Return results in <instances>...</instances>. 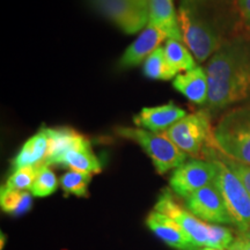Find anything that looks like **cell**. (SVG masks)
I'll return each mask as SVG.
<instances>
[{
    "instance_id": "obj_1",
    "label": "cell",
    "mask_w": 250,
    "mask_h": 250,
    "mask_svg": "<svg viewBox=\"0 0 250 250\" xmlns=\"http://www.w3.org/2000/svg\"><path fill=\"white\" fill-rule=\"evenodd\" d=\"M177 14L183 43L198 62L247 30L237 0H180Z\"/></svg>"
},
{
    "instance_id": "obj_2",
    "label": "cell",
    "mask_w": 250,
    "mask_h": 250,
    "mask_svg": "<svg viewBox=\"0 0 250 250\" xmlns=\"http://www.w3.org/2000/svg\"><path fill=\"white\" fill-rule=\"evenodd\" d=\"M208 98L204 110L215 116L234 104L250 102V31L228 40L208 59Z\"/></svg>"
},
{
    "instance_id": "obj_3",
    "label": "cell",
    "mask_w": 250,
    "mask_h": 250,
    "mask_svg": "<svg viewBox=\"0 0 250 250\" xmlns=\"http://www.w3.org/2000/svg\"><path fill=\"white\" fill-rule=\"evenodd\" d=\"M154 210L176 221L198 248L204 247L218 250L228 249L235 239L232 230L228 228L219 225L206 224L205 221L195 217L191 212L183 208L167 189L161 192Z\"/></svg>"
},
{
    "instance_id": "obj_4",
    "label": "cell",
    "mask_w": 250,
    "mask_h": 250,
    "mask_svg": "<svg viewBox=\"0 0 250 250\" xmlns=\"http://www.w3.org/2000/svg\"><path fill=\"white\" fill-rule=\"evenodd\" d=\"M213 147L228 159L250 166V102L220 117L213 127Z\"/></svg>"
},
{
    "instance_id": "obj_5",
    "label": "cell",
    "mask_w": 250,
    "mask_h": 250,
    "mask_svg": "<svg viewBox=\"0 0 250 250\" xmlns=\"http://www.w3.org/2000/svg\"><path fill=\"white\" fill-rule=\"evenodd\" d=\"M204 160H211L215 166L217 175L214 183L223 196L225 204L240 232L250 229V193L241 180L219 158L213 146L206 148Z\"/></svg>"
},
{
    "instance_id": "obj_6",
    "label": "cell",
    "mask_w": 250,
    "mask_h": 250,
    "mask_svg": "<svg viewBox=\"0 0 250 250\" xmlns=\"http://www.w3.org/2000/svg\"><path fill=\"white\" fill-rule=\"evenodd\" d=\"M211 118L210 114L202 109L187 115L164 133L187 155L192 159H204L206 148L213 146Z\"/></svg>"
},
{
    "instance_id": "obj_7",
    "label": "cell",
    "mask_w": 250,
    "mask_h": 250,
    "mask_svg": "<svg viewBox=\"0 0 250 250\" xmlns=\"http://www.w3.org/2000/svg\"><path fill=\"white\" fill-rule=\"evenodd\" d=\"M115 132L122 138L138 144L149 156L159 174L162 175L171 169H176L187 161L188 155L177 148L165 133H155L137 126H118L115 129Z\"/></svg>"
},
{
    "instance_id": "obj_8",
    "label": "cell",
    "mask_w": 250,
    "mask_h": 250,
    "mask_svg": "<svg viewBox=\"0 0 250 250\" xmlns=\"http://www.w3.org/2000/svg\"><path fill=\"white\" fill-rule=\"evenodd\" d=\"M89 4L129 35L142 31L148 24V0H89Z\"/></svg>"
},
{
    "instance_id": "obj_9",
    "label": "cell",
    "mask_w": 250,
    "mask_h": 250,
    "mask_svg": "<svg viewBox=\"0 0 250 250\" xmlns=\"http://www.w3.org/2000/svg\"><path fill=\"white\" fill-rule=\"evenodd\" d=\"M215 175L217 169L211 160L191 159L174 169L169 184L177 196L187 199L199 189L213 183Z\"/></svg>"
},
{
    "instance_id": "obj_10",
    "label": "cell",
    "mask_w": 250,
    "mask_h": 250,
    "mask_svg": "<svg viewBox=\"0 0 250 250\" xmlns=\"http://www.w3.org/2000/svg\"><path fill=\"white\" fill-rule=\"evenodd\" d=\"M187 210L210 224H233L223 196L215 183H211L186 199Z\"/></svg>"
},
{
    "instance_id": "obj_11",
    "label": "cell",
    "mask_w": 250,
    "mask_h": 250,
    "mask_svg": "<svg viewBox=\"0 0 250 250\" xmlns=\"http://www.w3.org/2000/svg\"><path fill=\"white\" fill-rule=\"evenodd\" d=\"M187 115L186 110L170 102L156 107L143 108L139 114L133 117V123L137 127L155 133H164Z\"/></svg>"
},
{
    "instance_id": "obj_12",
    "label": "cell",
    "mask_w": 250,
    "mask_h": 250,
    "mask_svg": "<svg viewBox=\"0 0 250 250\" xmlns=\"http://www.w3.org/2000/svg\"><path fill=\"white\" fill-rule=\"evenodd\" d=\"M146 225L149 229L160 237L168 246L177 250H197L199 249L191 237L184 232V229L176 221L164 213L152 211L146 219Z\"/></svg>"
},
{
    "instance_id": "obj_13",
    "label": "cell",
    "mask_w": 250,
    "mask_h": 250,
    "mask_svg": "<svg viewBox=\"0 0 250 250\" xmlns=\"http://www.w3.org/2000/svg\"><path fill=\"white\" fill-rule=\"evenodd\" d=\"M164 41H167V36L154 24L148 22L132 44L125 50L118 65L122 68L137 66L142 62L146 61L152 52L160 48V44Z\"/></svg>"
},
{
    "instance_id": "obj_14",
    "label": "cell",
    "mask_w": 250,
    "mask_h": 250,
    "mask_svg": "<svg viewBox=\"0 0 250 250\" xmlns=\"http://www.w3.org/2000/svg\"><path fill=\"white\" fill-rule=\"evenodd\" d=\"M174 88L196 104L205 105L208 98V77L205 67L197 65L192 70L183 72L173 80Z\"/></svg>"
},
{
    "instance_id": "obj_15",
    "label": "cell",
    "mask_w": 250,
    "mask_h": 250,
    "mask_svg": "<svg viewBox=\"0 0 250 250\" xmlns=\"http://www.w3.org/2000/svg\"><path fill=\"white\" fill-rule=\"evenodd\" d=\"M148 8L149 23L159 28L167 36V40L183 42L174 0H148Z\"/></svg>"
},
{
    "instance_id": "obj_16",
    "label": "cell",
    "mask_w": 250,
    "mask_h": 250,
    "mask_svg": "<svg viewBox=\"0 0 250 250\" xmlns=\"http://www.w3.org/2000/svg\"><path fill=\"white\" fill-rule=\"evenodd\" d=\"M49 149L48 127H42L39 132L30 137L13 160V167L20 169L24 167H41L44 161Z\"/></svg>"
},
{
    "instance_id": "obj_17",
    "label": "cell",
    "mask_w": 250,
    "mask_h": 250,
    "mask_svg": "<svg viewBox=\"0 0 250 250\" xmlns=\"http://www.w3.org/2000/svg\"><path fill=\"white\" fill-rule=\"evenodd\" d=\"M57 165L71 168V170L83 171V173L88 174L100 173L102 169L101 162L94 154L92 147H90L89 140L87 138L78 145L73 146L71 149H68L59 159Z\"/></svg>"
},
{
    "instance_id": "obj_18",
    "label": "cell",
    "mask_w": 250,
    "mask_h": 250,
    "mask_svg": "<svg viewBox=\"0 0 250 250\" xmlns=\"http://www.w3.org/2000/svg\"><path fill=\"white\" fill-rule=\"evenodd\" d=\"M49 132V149L46 154L44 166L57 165L59 159L71 149L86 139L85 136L77 132L71 127H48Z\"/></svg>"
},
{
    "instance_id": "obj_19",
    "label": "cell",
    "mask_w": 250,
    "mask_h": 250,
    "mask_svg": "<svg viewBox=\"0 0 250 250\" xmlns=\"http://www.w3.org/2000/svg\"><path fill=\"white\" fill-rule=\"evenodd\" d=\"M164 51L168 70L173 78L197 66L196 59L191 51L181 41L167 40L165 43Z\"/></svg>"
},
{
    "instance_id": "obj_20",
    "label": "cell",
    "mask_w": 250,
    "mask_h": 250,
    "mask_svg": "<svg viewBox=\"0 0 250 250\" xmlns=\"http://www.w3.org/2000/svg\"><path fill=\"white\" fill-rule=\"evenodd\" d=\"M0 205L2 211L13 215H21L27 213L33 205L31 192L11 190L2 188L0 195Z\"/></svg>"
},
{
    "instance_id": "obj_21",
    "label": "cell",
    "mask_w": 250,
    "mask_h": 250,
    "mask_svg": "<svg viewBox=\"0 0 250 250\" xmlns=\"http://www.w3.org/2000/svg\"><path fill=\"white\" fill-rule=\"evenodd\" d=\"M90 180H92V174L70 170L62 175L59 183L65 193L78 197H87Z\"/></svg>"
},
{
    "instance_id": "obj_22",
    "label": "cell",
    "mask_w": 250,
    "mask_h": 250,
    "mask_svg": "<svg viewBox=\"0 0 250 250\" xmlns=\"http://www.w3.org/2000/svg\"><path fill=\"white\" fill-rule=\"evenodd\" d=\"M144 74L146 78L153 80H170L174 79L168 70L165 58L164 48L160 46L152 52L144 62Z\"/></svg>"
},
{
    "instance_id": "obj_23",
    "label": "cell",
    "mask_w": 250,
    "mask_h": 250,
    "mask_svg": "<svg viewBox=\"0 0 250 250\" xmlns=\"http://www.w3.org/2000/svg\"><path fill=\"white\" fill-rule=\"evenodd\" d=\"M58 188V180L49 166H42L31 187L30 192L35 197H46L54 193Z\"/></svg>"
},
{
    "instance_id": "obj_24",
    "label": "cell",
    "mask_w": 250,
    "mask_h": 250,
    "mask_svg": "<svg viewBox=\"0 0 250 250\" xmlns=\"http://www.w3.org/2000/svg\"><path fill=\"white\" fill-rule=\"evenodd\" d=\"M41 167H24L15 169L13 174L8 177L5 188L11 190H19V191H30Z\"/></svg>"
},
{
    "instance_id": "obj_25",
    "label": "cell",
    "mask_w": 250,
    "mask_h": 250,
    "mask_svg": "<svg viewBox=\"0 0 250 250\" xmlns=\"http://www.w3.org/2000/svg\"><path fill=\"white\" fill-rule=\"evenodd\" d=\"M217 154L219 158H220L221 160H223L225 164L230 168V169H232L233 173L235 174L240 180H241V182L245 184L246 189L248 190V192L250 193V166L240 164V162L234 161L232 159H228L227 156L223 155L218 151H217Z\"/></svg>"
},
{
    "instance_id": "obj_26",
    "label": "cell",
    "mask_w": 250,
    "mask_h": 250,
    "mask_svg": "<svg viewBox=\"0 0 250 250\" xmlns=\"http://www.w3.org/2000/svg\"><path fill=\"white\" fill-rule=\"evenodd\" d=\"M228 249L230 250H250V229L237 232L235 239Z\"/></svg>"
},
{
    "instance_id": "obj_27",
    "label": "cell",
    "mask_w": 250,
    "mask_h": 250,
    "mask_svg": "<svg viewBox=\"0 0 250 250\" xmlns=\"http://www.w3.org/2000/svg\"><path fill=\"white\" fill-rule=\"evenodd\" d=\"M237 5L245 28L250 31V0H237Z\"/></svg>"
},
{
    "instance_id": "obj_28",
    "label": "cell",
    "mask_w": 250,
    "mask_h": 250,
    "mask_svg": "<svg viewBox=\"0 0 250 250\" xmlns=\"http://www.w3.org/2000/svg\"><path fill=\"white\" fill-rule=\"evenodd\" d=\"M202 250H218V249H214V248H203Z\"/></svg>"
},
{
    "instance_id": "obj_29",
    "label": "cell",
    "mask_w": 250,
    "mask_h": 250,
    "mask_svg": "<svg viewBox=\"0 0 250 250\" xmlns=\"http://www.w3.org/2000/svg\"><path fill=\"white\" fill-rule=\"evenodd\" d=\"M228 250H230V249H228Z\"/></svg>"
}]
</instances>
